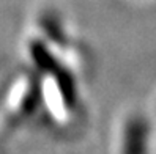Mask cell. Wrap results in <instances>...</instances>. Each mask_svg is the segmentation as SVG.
Returning a JSON list of instances; mask_svg holds the SVG:
<instances>
[{"label":"cell","mask_w":156,"mask_h":154,"mask_svg":"<svg viewBox=\"0 0 156 154\" xmlns=\"http://www.w3.org/2000/svg\"><path fill=\"white\" fill-rule=\"evenodd\" d=\"M150 129L142 116H133L123 126L122 154H148Z\"/></svg>","instance_id":"6da1fadb"}]
</instances>
